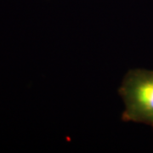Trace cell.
<instances>
[{
	"label": "cell",
	"mask_w": 153,
	"mask_h": 153,
	"mask_svg": "<svg viewBox=\"0 0 153 153\" xmlns=\"http://www.w3.org/2000/svg\"><path fill=\"white\" fill-rule=\"evenodd\" d=\"M118 94L125 105L122 120L146 123L153 128V71L129 70Z\"/></svg>",
	"instance_id": "cell-1"
}]
</instances>
